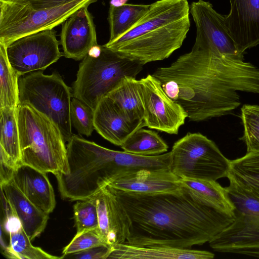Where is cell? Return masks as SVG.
Instances as JSON below:
<instances>
[{
    "instance_id": "22",
    "label": "cell",
    "mask_w": 259,
    "mask_h": 259,
    "mask_svg": "<svg viewBox=\"0 0 259 259\" xmlns=\"http://www.w3.org/2000/svg\"><path fill=\"white\" fill-rule=\"evenodd\" d=\"M227 178L259 199V152L230 160Z\"/></svg>"
},
{
    "instance_id": "26",
    "label": "cell",
    "mask_w": 259,
    "mask_h": 259,
    "mask_svg": "<svg viewBox=\"0 0 259 259\" xmlns=\"http://www.w3.org/2000/svg\"><path fill=\"white\" fill-rule=\"evenodd\" d=\"M19 77L9 62L6 47L0 43V109L18 108Z\"/></svg>"
},
{
    "instance_id": "13",
    "label": "cell",
    "mask_w": 259,
    "mask_h": 259,
    "mask_svg": "<svg viewBox=\"0 0 259 259\" xmlns=\"http://www.w3.org/2000/svg\"><path fill=\"white\" fill-rule=\"evenodd\" d=\"M99 219V231L103 240L114 245L124 243L131 227L130 218L113 188L109 185L95 195Z\"/></svg>"
},
{
    "instance_id": "21",
    "label": "cell",
    "mask_w": 259,
    "mask_h": 259,
    "mask_svg": "<svg viewBox=\"0 0 259 259\" xmlns=\"http://www.w3.org/2000/svg\"><path fill=\"white\" fill-rule=\"evenodd\" d=\"M107 97L112 100L123 116L131 123L144 126V108L140 80L124 76Z\"/></svg>"
},
{
    "instance_id": "30",
    "label": "cell",
    "mask_w": 259,
    "mask_h": 259,
    "mask_svg": "<svg viewBox=\"0 0 259 259\" xmlns=\"http://www.w3.org/2000/svg\"><path fill=\"white\" fill-rule=\"evenodd\" d=\"M74 219L76 233L99 228V219L96 198L95 195L77 200L73 205Z\"/></svg>"
},
{
    "instance_id": "11",
    "label": "cell",
    "mask_w": 259,
    "mask_h": 259,
    "mask_svg": "<svg viewBox=\"0 0 259 259\" xmlns=\"http://www.w3.org/2000/svg\"><path fill=\"white\" fill-rule=\"evenodd\" d=\"M190 13L196 28V38L208 44L220 54L244 60L225 22L224 16L215 11L208 2L199 0L190 5Z\"/></svg>"
},
{
    "instance_id": "6",
    "label": "cell",
    "mask_w": 259,
    "mask_h": 259,
    "mask_svg": "<svg viewBox=\"0 0 259 259\" xmlns=\"http://www.w3.org/2000/svg\"><path fill=\"white\" fill-rule=\"evenodd\" d=\"M19 105H29L46 115L58 127L65 142L73 135L70 116L71 89L56 71L30 72L18 79Z\"/></svg>"
},
{
    "instance_id": "1",
    "label": "cell",
    "mask_w": 259,
    "mask_h": 259,
    "mask_svg": "<svg viewBox=\"0 0 259 259\" xmlns=\"http://www.w3.org/2000/svg\"><path fill=\"white\" fill-rule=\"evenodd\" d=\"M112 188L131 222L125 243L133 246L190 249L209 242L235 217L234 211L217 207L183 185L166 192Z\"/></svg>"
},
{
    "instance_id": "7",
    "label": "cell",
    "mask_w": 259,
    "mask_h": 259,
    "mask_svg": "<svg viewBox=\"0 0 259 259\" xmlns=\"http://www.w3.org/2000/svg\"><path fill=\"white\" fill-rule=\"evenodd\" d=\"M170 171L181 179L217 181L228 177L230 160L214 142L199 133H187L171 149Z\"/></svg>"
},
{
    "instance_id": "27",
    "label": "cell",
    "mask_w": 259,
    "mask_h": 259,
    "mask_svg": "<svg viewBox=\"0 0 259 259\" xmlns=\"http://www.w3.org/2000/svg\"><path fill=\"white\" fill-rule=\"evenodd\" d=\"M181 183L197 195L217 207L234 211V206L225 187L217 181L191 179H181Z\"/></svg>"
},
{
    "instance_id": "20",
    "label": "cell",
    "mask_w": 259,
    "mask_h": 259,
    "mask_svg": "<svg viewBox=\"0 0 259 259\" xmlns=\"http://www.w3.org/2000/svg\"><path fill=\"white\" fill-rule=\"evenodd\" d=\"M214 254L205 250L161 245L137 246L126 243L112 245L107 258L120 259H211Z\"/></svg>"
},
{
    "instance_id": "17",
    "label": "cell",
    "mask_w": 259,
    "mask_h": 259,
    "mask_svg": "<svg viewBox=\"0 0 259 259\" xmlns=\"http://www.w3.org/2000/svg\"><path fill=\"white\" fill-rule=\"evenodd\" d=\"M47 173L27 165H18L12 180L25 196L38 208L50 214L56 206L53 188Z\"/></svg>"
},
{
    "instance_id": "29",
    "label": "cell",
    "mask_w": 259,
    "mask_h": 259,
    "mask_svg": "<svg viewBox=\"0 0 259 259\" xmlns=\"http://www.w3.org/2000/svg\"><path fill=\"white\" fill-rule=\"evenodd\" d=\"M241 118L244 133L240 140L245 144L247 152H259V106L244 105Z\"/></svg>"
},
{
    "instance_id": "28",
    "label": "cell",
    "mask_w": 259,
    "mask_h": 259,
    "mask_svg": "<svg viewBox=\"0 0 259 259\" xmlns=\"http://www.w3.org/2000/svg\"><path fill=\"white\" fill-rule=\"evenodd\" d=\"M10 243L4 249L8 258L18 259L61 258L49 254L41 248L34 246L21 226L9 232Z\"/></svg>"
},
{
    "instance_id": "5",
    "label": "cell",
    "mask_w": 259,
    "mask_h": 259,
    "mask_svg": "<svg viewBox=\"0 0 259 259\" xmlns=\"http://www.w3.org/2000/svg\"><path fill=\"white\" fill-rule=\"evenodd\" d=\"M93 50L79 65L72 96L95 110L121 78L136 77L144 65L122 57L104 45Z\"/></svg>"
},
{
    "instance_id": "10",
    "label": "cell",
    "mask_w": 259,
    "mask_h": 259,
    "mask_svg": "<svg viewBox=\"0 0 259 259\" xmlns=\"http://www.w3.org/2000/svg\"><path fill=\"white\" fill-rule=\"evenodd\" d=\"M144 108V126L169 134H177L187 118L180 105L170 98L152 74L140 80Z\"/></svg>"
},
{
    "instance_id": "2",
    "label": "cell",
    "mask_w": 259,
    "mask_h": 259,
    "mask_svg": "<svg viewBox=\"0 0 259 259\" xmlns=\"http://www.w3.org/2000/svg\"><path fill=\"white\" fill-rule=\"evenodd\" d=\"M164 91L181 106L190 121H201L231 113L240 105L236 91L214 75L206 56L194 44L191 50L152 74Z\"/></svg>"
},
{
    "instance_id": "24",
    "label": "cell",
    "mask_w": 259,
    "mask_h": 259,
    "mask_svg": "<svg viewBox=\"0 0 259 259\" xmlns=\"http://www.w3.org/2000/svg\"><path fill=\"white\" fill-rule=\"evenodd\" d=\"M0 117V149L17 166L20 162L17 108H1Z\"/></svg>"
},
{
    "instance_id": "3",
    "label": "cell",
    "mask_w": 259,
    "mask_h": 259,
    "mask_svg": "<svg viewBox=\"0 0 259 259\" xmlns=\"http://www.w3.org/2000/svg\"><path fill=\"white\" fill-rule=\"evenodd\" d=\"M190 13L187 0H158L130 30L104 46L144 65L163 60L182 46Z\"/></svg>"
},
{
    "instance_id": "19",
    "label": "cell",
    "mask_w": 259,
    "mask_h": 259,
    "mask_svg": "<svg viewBox=\"0 0 259 259\" xmlns=\"http://www.w3.org/2000/svg\"><path fill=\"white\" fill-rule=\"evenodd\" d=\"M94 127L103 138L118 146L137 130L143 127L130 122L108 97L102 99L95 109Z\"/></svg>"
},
{
    "instance_id": "34",
    "label": "cell",
    "mask_w": 259,
    "mask_h": 259,
    "mask_svg": "<svg viewBox=\"0 0 259 259\" xmlns=\"http://www.w3.org/2000/svg\"><path fill=\"white\" fill-rule=\"evenodd\" d=\"M27 4L35 10L50 9L66 4L74 0H8Z\"/></svg>"
},
{
    "instance_id": "15",
    "label": "cell",
    "mask_w": 259,
    "mask_h": 259,
    "mask_svg": "<svg viewBox=\"0 0 259 259\" xmlns=\"http://www.w3.org/2000/svg\"><path fill=\"white\" fill-rule=\"evenodd\" d=\"M231 9L224 16L226 25L238 51L259 45V0H230Z\"/></svg>"
},
{
    "instance_id": "25",
    "label": "cell",
    "mask_w": 259,
    "mask_h": 259,
    "mask_svg": "<svg viewBox=\"0 0 259 259\" xmlns=\"http://www.w3.org/2000/svg\"><path fill=\"white\" fill-rule=\"evenodd\" d=\"M120 147L125 152L142 156L161 154L168 148L157 133L142 127L132 134Z\"/></svg>"
},
{
    "instance_id": "4",
    "label": "cell",
    "mask_w": 259,
    "mask_h": 259,
    "mask_svg": "<svg viewBox=\"0 0 259 259\" xmlns=\"http://www.w3.org/2000/svg\"><path fill=\"white\" fill-rule=\"evenodd\" d=\"M17 120L20 164L54 175L67 174L66 142L55 123L46 115L27 105H18Z\"/></svg>"
},
{
    "instance_id": "16",
    "label": "cell",
    "mask_w": 259,
    "mask_h": 259,
    "mask_svg": "<svg viewBox=\"0 0 259 259\" xmlns=\"http://www.w3.org/2000/svg\"><path fill=\"white\" fill-rule=\"evenodd\" d=\"M108 185L120 191L138 193L173 192L183 186L180 178L169 169H141L119 177Z\"/></svg>"
},
{
    "instance_id": "9",
    "label": "cell",
    "mask_w": 259,
    "mask_h": 259,
    "mask_svg": "<svg viewBox=\"0 0 259 259\" xmlns=\"http://www.w3.org/2000/svg\"><path fill=\"white\" fill-rule=\"evenodd\" d=\"M56 31L47 29L27 35L6 46L9 62L20 77L31 72L44 70L63 55L59 48Z\"/></svg>"
},
{
    "instance_id": "31",
    "label": "cell",
    "mask_w": 259,
    "mask_h": 259,
    "mask_svg": "<svg viewBox=\"0 0 259 259\" xmlns=\"http://www.w3.org/2000/svg\"><path fill=\"white\" fill-rule=\"evenodd\" d=\"M94 112L85 103L73 96L72 97L70 106L71 122L79 135L91 136L95 130Z\"/></svg>"
},
{
    "instance_id": "8",
    "label": "cell",
    "mask_w": 259,
    "mask_h": 259,
    "mask_svg": "<svg viewBox=\"0 0 259 259\" xmlns=\"http://www.w3.org/2000/svg\"><path fill=\"white\" fill-rule=\"evenodd\" d=\"M98 0H74L50 9L35 10L27 4L0 0V43L6 47L21 37L54 29L76 11Z\"/></svg>"
},
{
    "instance_id": "14",
    "label": "cell",
    "mask_w": 259,
    "mask_h": 259,
    "mask_svg": "<svg viewBox=\"0 0 259 259\" xmlns=\"http://www.w3.org/2000/svg\"><path fill=\"white\" fill-rule=\"evenodd\" d=\"M88 7L80 8L62 24L61 44L67 58L82 60L98 45L93 17Z\"/></svg>"
},
{
    "instance_id": "35",
    "label": "cell",
    "mask_w": 259,
    "mask_h": 259,
    "mask_svg": "<svg viewBox=\"0 0 259 259\" xmlns=\"http://www.w3.org/2000/svg\"><path fill=\"white\" fill-rule=\"evenodd\" d=\"M1 172L0 184L12 180L16 166L8 157L3 150L0 149Z\"/></svg>"
},
{
    "instance_id": "32",
    "label": "cell",
    "mask_w": 259,
    "mask_h": 259,
    "mask_svg": "<svg viewBox=\"0 0 259 259\" xmlns=\"http://www.w3.org/2000/svg\"><path fill=\"white\" fill-rule=\"evenodd\" d=\"M103 244H108L102 238L98 228L87 230L76 234L70 243L63 248L62 254L66 255L77 252Z\"/></svg>"
},
{
    "instance_id": "18",
    "label": "cell",
    "mask_w": 259,
    "mask_h": 259,
    "mask_svg": "<svg viewBox=\"0 0 259 259\" xmlns=\"http://www.w3.org/2000/svg\"><path fill=\"white\" fill-rule=\"evenodd\" d=\"M0 185L1 194L6 198L13 215L32 241L44 231L49 214L31 202L12 180Z\"/></svg>"
},
{
    "instance_id": "23",
    "label": "cell",
    "mask_w": 259,
    "mask_h": 259,
    "mask_svg": "<svg viewBox=\"0 0 259 259\" xmlns=\"http://www.w3.org/2000/svg\"><path fill=\"white\" fill-rule=\"evenodd\" d=\"M149 5L124 4L119 6L111 5L108 20L111 41L130 30L146 13Z\"/></svg>"
},
{
    "instance_id": "33",
    "label": "cell",
    "mask_w": 259,
    "mask_h": 259,
    "mask_svg": "<svg viewBox=\"0 0 259 259\" xmlns=\"http://www.w3.org/2000/svg\"><path fill=\"white\" fill-rule=\"evenodd\" d=\"M112 245L103 244L84 250L63 255L61 258L106 259L112 250Z\"/></svg>"
},
{
    "instance_id": "12",
    "label": "cell",
    "mask_w": 259,
    "mask_h": 259,
    "mask_svg": "<svg viewBox=\"0 0 259 259\" xmlns=\"http://www.w3.org/2000/svg\"><path fill=\"white\" fill-rule=\"evenodd\" d=\"M234 221L208 243L214 250L242 254L259 249V207L235 209Z\"/></svg>"
}]
</instances>
